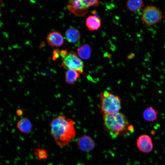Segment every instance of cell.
<instances>
[{
  "instance_id": "6da1fadb",
  "label": "cell",
  "mask_w": 165,
  "mask_h": 165,
  "mask_svg": "<svg viewBox=\"0 0 165 165\" xmlns=\"http://www.w3.org/2000/svg\"><path fill=\"white\" fill-rule=\"evenodd\" d=\"M50 134L60 147L68 145L75 135L74 122L61 115L53 118L50 124Z\"/></svg>"
},
{
  "instance_id": "7a4b0ae2",
  "label": "cell",
  "mask_w": 165,
  "mask_h": 165,
  "mask_svg": "<svg viewBox=\"0 0 165 165\" xmlns=\"http://www.w3.org/2000/svg\"><path fill=\"white\" fill-rule=\"evenodd\" d=\"M102 115L105 128L112 138L126 135L133 132V126L129 124L127 118L123 114L118 112Z\"/></svg>"
},
{
  "instance_id": "3957f363",
  "label": "cell",
  "mask_w": 165,
  "mask_h": 165,
  "mask_svg": "<svg viewBox=\"0 0 165 165\" xmlns=\"http://www.w3.org/2000/svg\"><path fill=\"white\" fill-rule=\"evenodd\" d=\"M102 115L119 112L121 108V98L110 92L104 91L99 94Z\"/></svg>"
},
{
  "instance_id": "277c9868",
  "label": "cell",
  "mask_w": 165,
  "mask_h": 165,
  "mask_svg": "<svg viewBox=\"0 0 165 165\" xmlns=\"http://www.w3.org/2000/svg\"><path fill=\"white\" fill-rule=\"evenodd\" d=\"M164 17L160 9L154 6L150 5L143 9L141 19L146 27H148L160 22Z\"/></svg>"
},
{
  "instance_id": "5b68a950",
  "label": "cell",
  "mask_w": 165,
  "mask_h": 165,
  "mask_svg": "<svg viewBox=\"0 0 165 165\" xmlns=\"http://www.w3.org/2000/svg\"><path fill=\"white\" fill-rule=\"evenodd\" d=\"M61 66L75 71L79 73H83L84 63L76 54L72 52L68 53L67 56L63 59Z\"/></svg>"
},
{
  "instance_id": "8992f818",
  "label": "cell",
  "mask_w": 165,
  "mask_h": 165,
  "mask_svg": "<svg viewBox=\"0 0 165 165\" xmlns=\"http://www.w3.org/2000/svg\"><path fill=\"white\" fill-rule=\"evenodd\" d=\"M66 6L70 12L78 16L86 15L88 11V8L82 0H70L67 2Z\"/></svg>"
},
{
  "instance_id": "52a82bcc",
  "label": "cell",
  "mask_w": 165,
  "mask_h": 165,
  "mask_svg": "<svg viewBox=\"0 0 165 165\" xmlns=\"http://www.w3.org/2000/svg\"><path fill=\"white\" fill-rule=\"evenodd\" d=\"M137 145L138 149L145 153L150 152L153 148L151 139L149 136L146 134L142 135L139 137Z\"/></svg>"
},
{
  "instance_id": "ba28073f",
  "label": "cell",
  "mask_w": 165,
  "mask_h": 165,
  "mask_svg": "<svg viewBox=\"0 0 165 165\" xmlns=\"http://www.w3.org/2000/svg\"><path fill=\"white\" fill-rule=\"evenodd\" d=\"M77 145L79 149L83 152H88L93 149L95 146V142L90 137L85 135L79 138Z\"/></svg>"
},
{
  "instance_id": "9c48e42d",
  "label": "cell",
  "mask_w": 165,
  "mask_h": 165,
  "mask_svg": "<svg viewBox=\"0 0 165 165\" xmlns=\"http://www.w3.org/2000/svg\"><path fill=\"white\" fill-rule=\"evenodd\" d=\"M48 44L52 47H59L64 43V40L61 34L58 31L49 33L46 37Z\"/></svg>"
},
{
  "instance_id": "30bf717a",
  "label": "cell",
  "mask_w": 165,
  "mask_h": 165,
  "mask_svg": "<svg viewBox=\"0 0 165 165\" xmlns=\"http://www.w3.org/2000/svg\"><path fill=\"white\" fill-rule=\"evenodd\" d=\"M65 35L67 41L72 43L79 42L81 37L79 31L78 29L73 27L68 28L66 31Z\"/></svg>"
},
{
  "instance_id": "8fae6325",
  "label": "cell",
  "mask_w": 165,
  "mask_h": 165,
  "mask_svg": "<svg viewBox=\"0 0 165 165\" xmlns=\"http://www.w3.org/2000/svg\"><path fill=\"white\" fill-rule=\"evenodd\" d=\"M86 25L90 31L97 30L101 27V20L97 16L90 15L86 18Z\"/></svg>"
},
{
  "instance_id": "7c38bea8",
  "label": "cell",
  "mask_w": 165,
  "mask_h": 165,
  "mask_svg": "<svg viewBox=\"0 0 165 165\" xmlns=\"http://www.w3.org/2000/svg\"><path fill=\"white\" fill-rule=\"evenodd\" d=\"M16 127L21 133L28 134L32 130V125L30 120L26 118L20 119L16 123Z\"/></svg>"
},
{
  "instance_id": "4fadbf2b",
  "label": "cell",
  "mask_w": 165,
  "mask_h": 165,
  "mask_svg": "<svg viewBox=\"0 0 165 165\" xmlns=\"http://www.w3.org/2000/svg\"><path fill=\"white\" fill-rule=\"evenodd\" d=\"M92 50V48L89 45L83 44L78 48L77 54L80 58L84 60H87L91 57Z\"/></svg>"
},
{
  "instance_id": "5bb4252c",
  "label": "cell",
  "mask_w": 165,
  "mask_h": 165,
  "mask_svg": "<svg viewBox=\"0 0 165 165\" xmlns=\"http://www.w3.org/2000/svg\"><path fill=\"white\" fill-rule=\"evenodd\" d=\"M126 5L129 10L132 12L136 13L142 10L144 2L141 0H130L127 1Z\"/></svg>"
},
{
  "instance_id": "9a60e30c",
  "label": "cell",
  "mask_w": 165,
  "mask_h": 165,
  "mask_svg": "<svg viewBox=\"0 0 165 165\" xmlns=\"http://www.w3.org/2000/svg\"><path fill=\"white\" fill-rule=\"evenodd\" d=\"M158 112L152 106L147 108L143 111V117L146 121L153 122L157 119Z\"/></svg>"
},
{
  "instance_id": "2e32d148",
  "label": "cell",
  "mask_w": 165,
  "mask_h": 165,
  "mask_svg": "<svg viewBox=\"0 0 165 165\" xmlns=\"http://www.w3.org/2000/svg\"><path fill=\"white\" fill-rule=\"evenodd\" d=\"M79 73L75 71L68 69L65 72V80L69 84L74 83L80 77Z\"/></svg>"
},
{
  "instance_id": "e0dca14e",
  "label": "cell",
  "mask_w": 165,
  "mask_h": 165,
  "mask_svg": "<svg viewBox=\"0 0 165 165\" xmlns=\"http://www.w3.org/2000/svg\"><path fill=\"white\" fill-rule=\"evenodd\" d=\"M34 154L38 160L47 159L48 157L47 152L44 149L36 148L35 150Z\"/></svg>"
},
{
  "instance_id": "ac0fdd59",
  "label": "cell",
  "mask_w": 165,
  "mask_h": 165,
  "mask_svg": "<svg viewBox=\"0 0 165 165\" xmlns=\"http://www.w3.org/2000/svg\"><path fill=\"white\" fill-rule=\"evenodd\" d=\"M85 6L87 8L91 6H97L100 3L99 2L98 0H83Z\"/></svg>"
},
{
  "instance_id": "d6986e66",
  "label": "cell",
  "mask_w": 165,
  "mask_h": 165,
  "mask_svg": "<svg viewBox=\"0 0 165 165\" xmlns=\"http://www.w3.org/2000/svg\"><path fill=\"white\" fill-rule=\"evenodd\" d=\"M60 51L58 49L54 50L53 52L52 59L54 60H56L60 56Z\"/></svg>"
},
{
  "instance_id": "ffe728a7",
  "label": "cell",
  "mask_w": 165,
  "mask_h": 165,
  "mask_svg": "<svg viewBox=\"0 0 165 165\" xmlns=\"http://www.w3.org/2000/svg\"><path fill=\"white\" fill-rule=\"evenodd\" d=\"M68 54V51L66 50H61L60 52V56L63 59L65 58Z\"/></svg>"
},
{
  "instance_id": "44dd1931",
  "label": "cell",
  "mask_w": 165,
  "mask_h": 165,
  "mask_svg": "<svg viewBox=\"0 0 165 165\" xmlns=\"http://www.w3.org/2000/svg\"><path fill=\"white\" fill-rule=\"evenodd\" d=\"M3 4V1L2 0H0V18L2 14V12L1 11V9Z\"/></svg>"
}]
</instances>
